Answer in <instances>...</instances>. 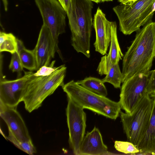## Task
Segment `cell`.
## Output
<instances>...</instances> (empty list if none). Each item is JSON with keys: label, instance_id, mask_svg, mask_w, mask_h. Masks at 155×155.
Instances as JSON below:
<instances>
[{"label": "cell", "instance_id": "ffe728a7", "mask_svg": "<svg viewBox=\"0 0 155 155\" xmlns=\"http://www.w3.org/2000/svg\"><path fill=\"white\" fill-rule=\"evenodd\" d=\"M106 75L101 79L104 83H110L116 88L121 87V84L123 83V75L118 64L112 65Z\"/></svg>", "mask_w": 155, "mask_h": 155}, {"label": "cell", "instance_id": "ba28073f", "mask_svg": "<svg viewBox=\"0 0 155 155\" xmlns=\"http://www.w3.org/2000/svg\"><path fill=\"white\" fill-rule=\"evenodd\" d=\"M150 74L140 73L125 81L121 87L119 102L125 113L131 114L140 100L147 94Z\"/></svg>", "mask_w": 155, "mask_h": 155}, {"label": "cell", "instance_id": "8fae6325", "mask_svg": "<svg viewBox=\"0 0 155 155\" xmlns=\"http://www.w3.org/2000/svg\"><path fill=\"white\" fill-rule=\"evenodd\" d=\"M17 108H10L0 104V116L6 124L8 134L18 140L31 139L25 123Z\"/></svg>", "mask_w": 155, "mask_h": 155}, {"label": "cell", "instance_id": "5b68a950", "mask_svg": "<svg viewBox=\"0 0 155 155\" xmlns=\"http://www.w3.org/2000/svg\"><path fill=\"white\" fill-rule=\"evenodd\" d=\"M155 0H137L130 3H120L113 10L119 21V29L125 35L140 30V27L152 21Z\"/></svg>", "mask_w": 155, "mask_h": 155}, {"label": "cell", "instance_id": "1f68e13d", "mask_svg": "<svg viewBox=\"0 0 155 155\" xmlns=\"http://www.w3.org/2000/svg\"><path fill=\"white\" fill-rule=\"evenodd\" d=\"M101 2H105L112 1L113 0H100Z\"/></svg>", "mask_w": 155, "mask_h": 155}, {"label": "cell", "instance_id": "30bf717a", "mask_svg": "<svg viewBox=\"0 0 155 155\" xmlns=\"http://www.w3.org/2000/svg\"><path fill=\"white\" fill-rule=\"evenodd\" d=\"M34 73L31 71H25L23 76L12 80L1 78L0 104L8 107L17 108L19 104L22 102L24 86Z\"/></svg>", "mask_w": 155, "mask_h": 155}, {"label": "cell", "instance_id": "ac0fdd59", "mask_svg": "<svg viewBox=\"0 0 155 155\" xmlns=\"http://www.w3.org/2000/svg\"><path fill=\"white\" fill-rule=\"evenodd\" d=\"M76 83L87 90L99 95L106 97L107 95V89L101 80L89 77L83 80L78 81Z\"/></svg>", "mask_w": 155, "mask_h": 155}, {"label": "cell", "instance_id": "8992f818", "mask_svg": "<svg viewBox=\"0 0 155 155\" xmlns=\"http://www.w3.org/2000/svg\"><path fill=\"white\" fill-rule=\"evenodd\" d=\"M153 104V97L147 93L140 100L131 114L120 112L121 121L127 140L136 147L147 130Z\"/></svg>", "mask_w": 155, "mask_h": 155}, {"label": "cell", "instance_id": "f546056e", "mask_svg": "<svg viewBox=\"0 0 155 155\" xmlns=\"http://www.w3.org/2000/svg\"><path fill=\"white\" fill-rule=\"evenodd\" d=\"M152 10L153 12L155 11V0L154 1L152 6Z\"/></svg>", "mask_w": 155, "mask_h": 155}, {"label": "cell", "instance_id": "83f0119b", "mask_svg": "<svg viewBox=\"0 0 155 155\" xmlns=\"http://www.w3.org/2000/svg\"><path fill=\"white\" fill-rule=\"evenodd\" d=\"M120 3L126 4L135 1L137 0H117Z\"/></svg>", "mask_w": 155, "mask_h": 155}, {"label": "cell", "instance_id": "4316f807", "mask_svg": "<svg viewBox=\"0 0 155 155\" xmlns=\"http://www.w3.org/2000/svg\"><path fill=\"white\" fill-rule=\"evenodd\" d=\"M58 0L65 11L66 14L68 13L71 8V0Z\"/></svg>", "mask_w": 155, "mask_h": 155}, {"label": "cell", "instance_id": "603a6c76", "mask_svg": "<svg viewBox=\"0 0 155 155\" xmlns=\"http://www.w3.org/2000/svg\"><path fill=\"white\" fill-rule=\"evenodd\" d=\"M9 68L13 72L17 73L19 76H20L23 68L18 51L12 54Z\"/></svg>", "mask_w": 155, "mask_h": 155}, {"label": "cell", "instance_id": "9a60e30c", "mask_svg": "<svg viewBox=\"0 0 155 155\" xmlns=\"http://www.w3.org/2000/svg\"><path fill=\"white\" fill-rule=\"evenodd\" d=\"M153 98L154 104L146 132L137 147L140 154H155V92L150 94Z\"/></svg>", "mask_w": 155, "mask_h": 155}, {"label": "cell", "instance_id": "f1b7e54d", "mask_svg": "<svg viewBox=\"0 0 155 155\" xmlns=\"http://www.w3.org/2000/svg\"><path fill=\"white\" fill-rule=\"evenodd\" d=\"M5 11L8 10V2L7 0H2Z\"/></svg>", "mask_w": 155, "mask_h": 155}, {"label": "cell", "instance_id": "2e32d148", "mask_svg": "<svg viewBox=\"0 0 155 155\" xmlns=\"http://www.w3.org/2000/svg\"><path fill=\"white\" fill-rule=\"evenodd\" d=\"M117 30L116 22L111 21V40L109 53L107 56L113 65L118 64L119 61L122 60L124 57L118 43Z\"/></svg>", "mask_w": 155, "mask_h": 155}, {"label": "cell", "instance_id": "52a82bcc", "mask_svg": "<svg viewBox=\"0 0 155 155\" xmlns=\"http://www.w3.org/2000/svg\"><path fill=\"white\" fill-rule=\"evenodd\" d=\"M38 8L43 24L50 31L56 52L62 60L63 58L58 48V37L65 32L66 13L58 0H34Z\"/></svg>", "mask_w": 155, "mask_h": 155}, {"label": "cell", "instance_id": "d6986e66", "mask_svg": "<svg viewBox=\"0 0 155 155\" xmlns=\"http://www.w3.org/2000/svg\"><path fill=\"white\" fill-rule=\"evenodd\" d=\"M18 49V39L12 33L0 31V52H8L12 54Z\"/></svg>", "mask_w": 155, "mask_h": 155}, {"label": "cell", "instance_id": "5bb4252c", "mask_svg": "<svg viewBox=\"0 0 155 155\" xmlns=\"http://www.w3.org/2000/svg\"><path fill=\"white\" fill-rule=\"evenodd\" d=\"M110 154L103 141L99 129L94 127L87 132L81 143L79 155H105Z\"/></svg>", "mask_w": 155, "mask_h": 155}, {"label": "cell", "instance_id": "44dd1931", "mask_svg": "<svg viewBox=\"0 0 155 155\" xmlns=\"http://www.w3.org/2000/svg\"><path fill=\"white\" fill-rule=\"evenodd\" d=\"M5 137L17 148L28 154L34 155L36 152L35 148L32 143L31 139L26 141H20L9 134L8 136Z\"/></svg>", "mask_w": 155, "mask_h": 155}, {"label": "cell", "instance_id": "484cf974", "mask_svg": "<svg viewBox=\"0 0 155 155\" xmlns=\"http://www.w3.org/2000/svg\"><path fill=\"white\" fill-rule=\"evenodd\" d=\"M155 92V69L150 71V74L147 88V92L150 94Z\"/></svg>", "mask_w": 155, "mask_h": 155}, {"label": "cell", "instance_id": "e0dca14e", "mask_svg": "<svg viewBox=\"0 0 155 155\" xmlns=\"http://www.w3.org/2000/svg\"><path fill=\"white\" fill-rule=\"evenodd\" d=\"M18 52L23 68L31 71L37 70V60L34 50L26 48L23 42L18 39Z\"/></svg>", "mask_w": 155, "mask_h": 155}, {"label": "cell", "instance_id": "9c48e42d", "mask_svg": "<svg viewBox=\"0 0 155 155\" xmlns=\"http://www.w3.org/2000/svg\"><path fill=\"white\" fill-rule=\"evenodd\" d=\"M68 98L66 115L69 144L74 154L79 155L80 147L86 128V114L82 107L70 98Z\"/></svg>", "mask_w": 155, "mask_h": 155}, {"label": "cell", "instance_id": "7c38bea8", "mask_svg": "<svg viewBox=\"0 0 155 155\" xmlns=\"http://www.w3.org/2000/svg\"><path fill=\"white\" fill-rule=\"evenodd\" d=\"M33 50L37 60V70L44 66H49L56 52V49L50 30L43 24Z\"/></svg>", "mask_w": 155, "mask_h": 155}, {"label": "cell", "instance_id": "3957f363", "mask_svg": "<svg viewBox=\"0 0 155 155\" xmlns=\"http://www.w3.org/2000/svg\"><path fill=\"white\" fill-rule=\"evenodd\" d=\"M66 71L65 65H62L49 75L33 76L27 82L22 91V101L28 112L31 113L39 108L48 97L58 87L63 86Z\"/></svg>", "mask_w": 155, "mask_h": 155}, {"label": "cell", "instance_id": "6da1fadb", "mask_svg": "<svg viewBox=\"0 0 155 155\" xmlns=\"http://www.w3.org/2000/svg\"><path fill=\"white\" fill-rule=\"evenodd\" d=\"M155 58V22H149L137 32L124 56L123 83L140 73L149 72Z\"/></svg>", "mask_w": 155, "mask_h": 155}, {"label": "cell", "instance_id": "277c9868", "mask_svg": "<svg viewBox=\"0 0 155 155\" xmlns=\"http://www.w3.org/2000/svg\"><path fill=\"white\" fill-rule=\"evenodd\" d=\"M62 87L68 97L83 109L113 120H116L120 114L122 108L119 101L89 91L73 80Z\"/></svg>", "mask_w": 155, "mask_h": 155}, {"label": "cell", "instance_id": "7a4b0ae2", "mask_svg": "<svg viewBox=\"0 0 155 155\" xmlns=\"http://www.w3.org/2000/svg\"><path fill=\"white\" fill-rule=\"evenodd\" d=\"M91 0H71L69 12L67 14L71 31V45L78 53L90 57V39L93 25Z\"/></svg>", "mask_w": 155, "mask_h": 155}, {"label": "cell", "instance_id": "4fadbf2b", "mask_svg": "<svg viewBox=\"0 0 155 155\" xmlns=\"http://www.w3.org/2000/svg\"><path fill=\"white\" fill-rule=\"evenodd\" d=\"M111 21H109L105 14L98 7L94 16L93 25L96 34L94 44L95 51L102 55L107 54L111 40Z\"/></svg>", "mask_w": 155, "mask_h": 155}, {"label": "cell", "instance_id": "d4e9b609", "mask_svg": "<svg viewBox=\"0 0 155 155\" xmlns=\"http://www.w3.org/2000/svg\"><path fill=\"white\" fill-rule=\"evenodd\" d=\"M55 61H52L49 66H44L40 68L37 71L34 73L35 76H46L50 75L57 68L54 67Z\"/></svg>", "mask_w": 155, "mask_h": 155}, {"label": "cell", "instance_id": "4dcf8cb0", "mask_svg": "<svg viewBox=\"0 0 155 155\" xmlns=\"http://www.w3.org/2000/svg\"><path fill=\"white\" fill-rule=\"evenodd\" d=\"M93 2L98 3L101 2L100 0H91Z\"/></svg>", "mask_w": 155, "mask_h": 155}, {"label": "cell", "instance_id": "cb8c5ba5", "mask_svg": "<svg viewBox=\"0 0 155 155\" xmlns=\"http://www.w3.org/2000/svg\"><path fill=\"white\" fill-rule=\"evenodd\" d=\"M113 65L105 55L101 58L97 71L100 75H106Z\"/></svg>", "mask_w": 155, "mask_h": 155}, {"label": "cell", "instance_id": "7402d4cb", "mask_svg": "<svg viewBox=\"0 0 155 155\" xmlns=\"http://www.w3.org/2000/svg\"><path fill=\"white\" fill-rule=\"evenodd\" d=\"M114 147L118 151L126 154H137L140 153L136 146L130 142L115 141Z\"/></svg>", "mask_w": 155, "mask_h": 155}]
</instances>
